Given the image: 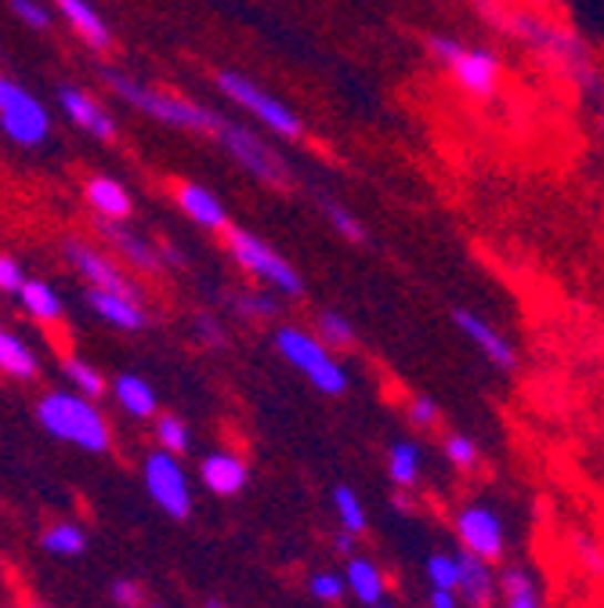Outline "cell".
I'll use <instances>...</instances> for the list:
<instances>
[{
	"mask_svg": "<svg viewBox=\"0 0 604 608\" xmlns=\"http://www.w3.org/2000/svg\"><path fill=\"white\" fill-rule=\"evenodd\" d=\"M105 84L113 88L123 102H131L134 109H142V113L156 116L163 123H174V128H188V131H203V134H222L225 131V116L211 113V109L203 105H192L185 99H174V94H163V91H153L139 84V80L116 73V69H102Z\"/></svg>",
	"mask_w": 604,
	"mask_h": 608,
	"instance_id": "cell-1",
	"label": "cell"
},
{
	"mask_svg": "<svg viewBox=\"0 0 604 608\" xmlns=\"http://www.w3.org/2000/svg\"><path fill=\"white\" fill-rule=\"evenodd\" d=\"M37 417H40V427L54 438L73 442V446L88 449V453L109 449V424L102 420V413L94 409L88 398L51 392V395H44V403L37 406Z\"/></svg>",
	"mask_w": 604,
	"mask_h": 608,
	"instance_id": "cell-2",
	"label": "cell"
},
{
	"mask_svg": "<svg viewBox=\"0 0 604 608\" xmlns=\"http://www.w3.org/2000/svg\"><path fill=\"white\" fill-rule=\"evenodd\" d=\"M0 128L16 145L33 149L51 134V116L40 99L16 80H0Z\"/></svg>",
	"mask_w": 604,
	"mask_h": 608,
	"instance_id": "cell-3",
	"label": "cell"
},
{
	"mask_svg": "<svg viewBox=\"0 0 604 608\" xmlns=\"http://www.w3.org/2000/svg\"><path fill=\"white\" fill-rule=\"evenodd\" d=\"M276 348L283 352V358H290V363L300 373H305V377L319 392H326V395H345V388H348L345 369H340L334 358H329V352L315 337L300 334V330H294V326H283L279 334H276Z\"/></svg>",
	"mask_w": 604,
	"mask_h": 608,
	"instance_id": "cell-4",
	"label": "cell"
},
{
	"mask_svg": "<svg viewBox=\"0 0 604 608\" xmlns=\"http://www.w3.org/2000/svg\"><path fill=\"white\" fill-rule=\"evenodd\" d=\"M225 240H228L232 257H236L246 272H254L257 280L279 286L283 294H294V297L300 294V290H305V286H300V275L290 265H286V257H279L268 243H260L257 236H250V232H243V229H228Z\"/></svg>",
	"mask_w": 604,
	"mask_h": 608,
	"instance_id": "cell-5",
	"label": "cell"
},
{
	"mask_svg": "<svg viewBox=\"0 0 604 608\" xmlns=\"http://www.w3.org/2000/svg\"><path fill=\"white\" fill-rule=\"evenodd\" d=\"M217 84H222V91L228 94L232 102H239L243 109H250V113L268 123L272 131H279L283 138H300L305 134V128H300V120L294 109H286L283 102H276L272 94L260 91L254 80H246L243 73H232V69H222L217 73Z\"/></svg>",
	"mask_w": 604,
	"mask_h": 608,
	"instance_id": "cell-6",
	"label": "cell"
},
{
	"mask_svg": "<svg viewBox=\"0 0 604 608\" xmlns=\"http://www.w3.org/2000/svg\"><path fill=\"white\" fill-rule=\"evenodd\" d=\"M145 486L153 493V500L167 510L171 518H188L192 510V493H188V478L177 467L174 453H153L145 460Z\"/></svg>",
	"mask_w": 604,
	"mask_h": 608,
	"instance_id": "cell-7",
	"label": "cell"
},
{
	"mask_svg": "<svg viewBox=\"0 0 604 608\" xmlns=\"http://www.w3.org/2000/svg\"><path fill=\"white\" fill-rule=\"evenodd\" d=\"M222 138V145L236 156L239 163L250 174H257V178H265L268 185H276V189H283V185H290V174H286V168L279 163V156L272 152L265 142H260L257 134H250V131H243L239 123H225V131L217 134Z\"/></svg>",
	"mask_w": 604,
	"mask_h": 608,
	"instance_id": "cell-8",
	"label": "cell"
},
{
	"mask_svg": "<svg viewBox=\"0 0 604 608\" xmlns=\"http://www.w3.org/2000/svg\"><path fill=\"white\" fill-rule=\"evenodd\" d=\"M449 73L463 91L489 99V94H496L500 84V59L489 48H463L460 59L449 65Z\"/></svg>",
	"mask_w": 604,
	"mask_h": 608,
	"instance_id": "cell-9",
	"label": "cell"
},
{
	"mask_svg": "<svg viewBox=\"0 0 604 608\" xmlns=\"http://www.w3.org/2000/svg\"><path fill=\"white\" fill-rule=\"evenodd\" d=\"M457 533H460V540L463 547L471 550V555L478 558H500V550H503V529H500V518L492 515L489 507H467L463 515L457 518Z\"/></svg>",
	"mask_w": 604,
	"mask_h": 608,
	"instance_id": "cell-10",
	"label": "cell"
},
{
	"mask_svg": "<svg viewBox=\"0 0 604 608\" xmlns=\"http://www.w3.org/2000/svg\"><path fill=\"white\" fill-rule=\"evenodd\" d=\"M65 254H70V261L80 268V275H84V280H88L94 290H109V294L134 297V286H131L127 275H123L109 257H102L99 251H91V246L70 240V243H65Z\"/></svg>",
	"mask_w": 604,
	"mask_h": 608,
	"instance_id": "cell-11",
	"label": "cell"
},
{
	"mask_svg": "<svg viewBox=\"0 0 604 608\" xmlns=\"http://www.w3.org/2000/svg\"><path fill=\"white\" fill-rule=\"evenodd\" d=\"M59 105L70 113V120L73 123H80L88 134H94V138H102V142H109V138L116 134V123H113V116L105 113V109L91 99V94H84L80 88H73V84H62L59 91Z\"/></svg>",
	"mask_w": 604,
	"mask_h": 608,
	"instance_id": "cell-12",
	"label": "cell"
},
{
	"mask_svg": "<svg viewBox=\"0 0 604 608\" xmlns=\"http://www.w3.org/2000/svg\"><path fill=\"white\" fill-rule=\"evenodd\" d=\"M452 323H457L463 334L478 344V352H485V358H492V363H496L500 369H514L518 366L514 348L482 320V315H474V312H467V308H457V312H452Z\"/></svg>",
	"mask_w": 604,
	"mask_h": 608,
	"instance_id": "cell-13",
	"label": "cell"
},
{
	"mask_svg": "<svg viewBox=\"0 0 604 608\" xmlns=\"http://www.w3.org/2000/svg\"><path fill=\"white\" fill-rule=\"evenodd\" d=\"M203 482L217 496H236L246 486V464L232 453H211L203 460Z\"/></svg>",
	"mask_w": 604,
	"mask_h": 608,
	"instance_id": "cell-14",
	"label": "cell"
},
{
	"mask_svg": "<svg viewBox=\"0 0 604 608\" xmlns=\"http://www.w3.org/2000/svg\"><path fill=\"white\" fill-rule=\"evenodd\" d=\"M177 203H182V211L196 221L203 229H228V214L222 200L207 192L203 185H182L177 189Z\"/></svg>",
	"mask_w": 604,
	"mask_h": 608,
	"instance_id": "cell-15",
	"label": "cell"
},
{
	"mask_svg": "<svg viewBox=\"0 0 604 608\" xmlns=\"http://www.w3.org/2000/svg\"><path fill=\"white\" fill-rule=\"evenodd\" d=\"M99 229H102V236L116 246V251L127 257V261H134L139 268H145V272H160L163 268V261H160V254L149 246L142 236H134L131 229H123V225H116V221H109V217H102L99 221Z\"/></svg>",
	"mask_w": 604,
	"mask_h": 608,
	"instance_id": "cell-16",
	"label": "cell"
},
{
	"mask_svg": "<svg viewBox=\"0 0 604 608\" xmlns=\"http://www.w3.org/2000/svg\"><path fill=\"white\" fill-rule=\"evenodd\" d=\"M59 8H62V16L73 22V30L84 37L94 51H105L109 44H113L109 26L102 22V16L88 4V0H59Z\"/></svg>",
	"mask_w": 604,
	"mask_h": 608,
	"instance_id": "cell-17",
	"label": "cell"
},
{
	"mask_svg": "<svg viewBox=\"0 0 604 608\" xmlns=\"http://www.w3.org/2000/svg\"><path fill=\"white\" fill-rule=\"evenodd\" d=\"M88 301H91V308L99 312L105 323L123 326V330H142V326H145V315H142L139 304H134V297L109 294V290H94V286H91Z\"/></svg>",
	"mask_w": 604,
	"mask_h": 608,
	"instance_id": "cell-18",
	"label": "cell"
},
{
	"mask_svg": "<svg viewBox=\"0 0 604 608\" xmlns=\"http://www.w3.org/2000/svg\"><path fill=\"white\" fill-rule=\"evenodd\" d=\"M88 200H91L94 211H99L102 217H109V221H123V217L131 214L127 189H123L120 182H113V178H91V182H88Z\"/></svg>",
	"mask_w": 604,
	"mask_h": 608,
	"instance_id": "cell-19",
	"label": "cell"
},
{
	"mask_svg": "<svg viewBox=\"0 0 604 608\" xmlns=\"http://www.w3.org/2000/svg\"><path fill=\"white\" fill-rule=\"evenodd\" d=\"M457 561H460V590L467 594V601L485 608L489 598H492V576L485 569V558L463 550V555H457Z\"/></svg>",
	"mask_w": 604,
	"mask_h": 608,
	"instance_id": "cell-20",
	"label": "cell"
},
{
	"mask_svg": "<svg viewBox=\"0 0 604 608\" xmlns=\"http://www.w3.org/2000/svg\"><path fill=\"white\" fill-rule=\"evenodd\" d=\"M19 297H22V308L30 312L33 320H40V323H54L62 315V301H59V294H54L48 283L25 280V286L19 290Z\"/></svg>",
	"mask_w": 604,
	"mask_h": 608,
	"instance_id": "cell-21",
	"label": "cell"
},
{
	"mask_svg": "<svg viewBox=\"0 0 604 608\" xmlns=\"http://www.w3.org/2000/svg\"><path fill=\"white\" fill-rule=\"evenodd\" d=\"M345 579H348V587L355 590V598H359L362 605H380V598H383V579L377 572V565L355 558L348 565V576Z\"/></svg>",
	"mask_w": 604,
	"mask_h": 608,
	"instance_id": "cell-22",
	"label": "cell"
},
{
	"mask_svg": "<svg viewBox=\"0 0 604 608\" xmlns=\"http://www.w3.org/2000/svg\"><path fill=\"white\" fill-rule=\"evenodd\" d=\"M0 366L8 377H37V358L16 334H0Z\"/></svg>",
	"mask_w": 604,
	"mask_h": 608,
	"instance_id": "cell-23",
	"label": "cell"
},
{
	"mask_svg": "<svg viewBox=\"0 0 604 608\" xmlns=\"http://www.w3.org/2000/svg\"><path fill=\"white\" fill-rule=\"evenodd\" d=\"M116 398L123 403V409L134 413V417H149V413H156V395L139 377H120L116 381Z\"/></svg>",
	"mask_w": 604,
	"mask_h": 608,
	"instance_id": "cell-24",
	"label": "cell"
},
{
	"mask_svg": "<svg viewBox=\"0 0 604 608\" xmlns=\"http://www.w3.org/2000/svg\"><path fill=\"white\" fill-rule=\"evenodd\" d=\"M40 544H44V550H51V555H80V550L88 547V536L84 529H76V525H51Z\"/></svg>",
	"mask_w": 604,
	"mask_h": 608,
	"instance_id": "cell-25",
	"label": "cell"
},
{
	"mask_svg": "<svg viewBox=\"0 0 604 608\" xmlns=\"http://www.w3.org/2000/svg\"><path fill=\"white\" fill-rule=\"evenodd\" d=\"M417 467H420V449L413 446V442H395L391 446V478L398 482V486H413Z\"/></svg>",
	"mask_w": 604,
	"mask_h": 608,
	"instance_id": "cell-26",
	"label": "cell"
},
{
	"mask_svg": "<svg viewBox=\"0 0 604 608\" xmlns=\"http://www.w3.org/2000/svg\"><path fill=\"white\" fill-rule=\"evenodd\" d=\"M334 504H337V515H340V525H345V533H362L366 529L362 504H359V496H355L348 486L334 489Z\"/></svg>",
	"mask_w": 604,
	"mask_h": 608,
	"instance_id": "cell-27",
	"label": "cell"
},
{
	"mask_svg": "<svg viewBox=\"0 0 604 608\" xmlns=\"http://www.w3.org/2000/svg\"><path fill=\"white\" fill-rule=\"evenodd\" d=\"M65 373H70V381L84 392V398H99L105 392V381L99 377V369L80 363V358H65Z\"/></svg>",
	"mask_w": 604,
	"mask_h": 608,
	"instance_id": "cell-28",
	"label": "cell"
},
{
	"mask_svg": "<svg viewBox=\"0 0 604 608\" xmlns=\"http://www.w3.org/2000/svg\"><path fill=\"white\" fill-rule=\"evenodd\" d=\"M428 576L438 590H457L460 587V561L446 558V555H431L428 558Z\"/></svg>",
	"mask_w": 604,
	"mask_h": 608,
	"instance_id": "cell-29",
	"label": "cell"
},
{
	"mask_svg": "<svg viewBox=\"0 0 604 608\" xmlns=\"http://www.w3.org/2000/svg\"><path fill=\"white\" fill-rule=\"evenodd\" d=\"M323 206H326V214H329V221H334V229L340 232V236H348V240H355V243H362V240H366L362 225L345 211V206H337L334 200H323Z\"/></svg>",
	"mask_w": 604,
	"mask_h": 608,
	"instance_id": "cell-30",
	"label": "cell"
},
{
	"mask_svg": "<svg viewBox=\"0 0 604 608\" xmlns=\"http://www.w3.org/2000/svg\"><path fill=\"white\" fill-rule=\"evenodd\" d=\"M463 48H467V44H463V40H457V37H446V33H431V37H428V51H431L434 59L442 62L446 69L460 59Z\"/></svg>",
	"mask_w": 604,
	"mask_h": 608,
	"instance_id": "cell-31",
	"label": "cell"
},
{
	"mask_svg": "<svg viewBox=\"0 0 604 608\" xmlns=\"http://www.w3.org/2000/svg\"><path fill=\"white\" fill-rule=\"evenodd\" d=\"M319 330H323V337L334 341V344H351L355 341L351 323L345 320V315H337V312H323L319 315Z\"/></svg>",
	"mask_w": 604,
	"mask_h": 608,
	"instance_id": "cell-32",
	"label": "cell"
},
{
	"mask_svg": "<svg viewBox=\"0 0 604 608\" xmlns=\"http://www.w3.org/2000/svg\"><path fill=\"white\" fill-rule=\"evenodd\" d=\"M160 442L167 446V453H185L188 449V432H185V424L177 420V417H160Z\"/></svg>",
	"mask_w": 604,
	"mask_h": 608,
	"instance_id": "cell-33",
	"label": "cell"
},
{
	"mask_svg": "<svg viewBox=\"0 0 604 608\" xmlns=\"http://www.w3.org/2000/svg\"><path fill=\"white\" fill-rule=\"evenodd\" d=\"M11 11H16L30 30H48L51 26V11L44 4H37V0H11Z\"/></svg>",
	"mask_w": 604,
	"mask_h": 608,
	"instance_id": "cell-34",
	"label": "cell"
},
{
	"mask_svg": "<svg viewBox=\"0 0 604 608\" xmlns=\"http://www.w3.org/2000/svg\"><path fill=\"white\" fill-rule=\"evenodd\" d=\"M575 558L583 561L590 576H604V550L590 540V536H575Z\"/></svg>",
	"mask_w": 604,
	"mask_h": 608,
	"instance_id": "cell-35",
	"label": "cell"
},
{
	"mask_svg": "<svg viewBox=\"0 0 604 608\" xmlns=\"http://www.w3.org/2000/svg\"><path fill=\"white\" fill-rule=\"evenodd\" d=\"M232 304H236V312H239V315H265V320H268V315H279V304L272 301L268 294H250V297H236V301H232Z\"/></svg>",
	"mask_w": 604,
	"mask_h": 608,
	"instance_id": "cell-36",
	"label": "cell"
},
{
	"mask_svg": "<svg viewBox=\"0 0 604 608\" xmlns=\"http://www.w3.org/2000/svg\"><path fill=\"white\" fill-rule=\"evenodd\" d=\"M311 594L323 601H337L345 594V576H334V572H319L311 576Z\"/></svg>",
	"mask_w": 604,
	"mask_h": 608,
	"instance_id": "cell-37",
	"label": "cell"
},
{
	"mask_svg": "<svg viewBox=\"0 0 604 608\" xmlns=\"http://www.w3.org/2000/svg\"><path fill=\"white\" fill-rule=\"evenodd\" d=\"M446 453H449V460H452V464H460V467H471V464L478 460L474 442H471V438H463V435H449V438H446Z\"/></svg>",
	"mask_w": 604,
	"mask_h": 608,
	"instance_id": "cell-38",
	"label": "cell"
},
{
	"mask_svg": "<svg viewBox=\"0 0 604 608\" xmlns=\"http://www.w3.org/2000/svg\"><path fill=\"white\" fill-rule=\"evenodd\" d=\"M113 601L120 608H139L142 605V587L131 584V579H116V584H113Z\"/></svg>",
	"mask_w": 604,
	"mask_h": 608,
	"instance_id": "cell-39",
	"label": "cell"
},
{
	"mask_svg": "<svg viewBox=\"0 0 604 608\" xmlns=\"http://www.w3.org/2000/svg\"><path fill=\"white\" fill-rule=\"evenodd\" d=\"M503 594H506V598H514V594H535L532 576L525 569H511V572L503 576Z\"/></svg>",
	"mask_w": 604,
	"mask_h": 608,
	"instance_id": "cell-40",
	"label": "cell"
},
{
	"mask_svg": "<svg viewBox=\"0 0 604 608\" xmlns=\"http://www.w3.org/2000/svg\"><path fill=\"white\" fill-rule=\"evenodd\" d=\"M0 286H4L8 294H16V290H22V286H25L22 268L16 265V257H0Z\"/></svg>",
	"mask_w": 604,
	"mask_h": 608,
	"instance_id": "cell-41",
	"label": "cell"
},
{
	"mask_svg": "<svg viewBox=\"0 0 604 608\" xmlns=\"http://www.w3.org/2000/svg\"><path fill=\"white\" fill-rule=\"evenodd\" d=\"M409 413H413V420H417L420 427H431L434 417H438V409H434L431 398H413V409H409Z\"/></svg>",
	"mask_w": 604,
	"mask_h": 608,
	"instance_id": "cell-42",
	"label": "cell"
},
{
	"mask_svg": "<svg viewBox=\"0 0 604 608\" xmlns=\"http://www.w3.org/2000/svg\"><path fill=\"white\" fill-rule=\"evenodd\" d=\"M199 334L207 337L211 344H225V330L217 326V323L211 320V315H199Z\"/></svg>",
	"mask_w": 604,
	"mask_h": 608,
	"instance_id": "cell-43",
	"label": "cell"
},
{
	"mask_svg": "<svg viewBox=\"0 0 604 608\" xmlns=\"http://www.w3.org/2000/svg\"><path fill=\"white\" fill-rule=\"evenodd\" d=\"M431 608H457V598H452V590H438L431 594Z\"/></svg>",
	"mask_w": 604,
	"mask_h": 608,
	"instance_id": "cell-44",
	"label": "cell"
},
{
	"mask_svg": "<svg viewBox=\"0 0 604 608\" xmlns=\"http://www.w3.org/2000/svg\"><path fill=\"white\" fill-rule=\"evenodd\" d=\"M506 608H540V601H535V594H514V598H506Z\"/></svg>",
	"mask_w": 604,
	"mask_h": 608,
	"instance_id": "cell-45",
	"label": "cell"
},
{
	"mask_svg": "<svg viewBox=\"0 0 604 608\" xmlns=\"http://www.w3.org/2000/svg\"><path fill=\"white\" fill-rule=\"evenodd\" d=\"M351 547H355V533H337V550H345L348 555Z\"/></svg>",
	"mask_w": 604,
	"mask_h": 608,
	"instance_id": "cell-46",
	"label": "cell"
},
{
	"mask_svg": "<svg viewBox=\"0 0 604 608\" xmlns=\"http://www.w3.org/2000/svg\"><path fill=\"white\" fill-rule=\"evenodd\" d=\"M207 608H222V601H207Z\"/></svg>",
	"mask_w": 604,
	"mask_h": 608,
	"instance_id": "cell-47",
	"label": "cell"
},
{
	"mask_svg": "<svg viewBox=\"0 0 604 608\" xmlns=\"http://www.w3.org/2000/svg\"><path fill=\"white\" fill-rule=\"evenodd\" d=\"M149 608H160V605H149Z\"/></svg>",
	"mask_w": 604,
	"mask_h": 608,
	"instance_id": "cell-48",
	"label": "cell"
},
{
	"mask_svg": "<svg viewBox=\"0 0 604 608\" xmlns=\"http://www.w3.org/2000/svg\"><path fill=\"white\" fill-rule=\"evenodd\" d=\"M377 608H388V605H377Z\"/></svg>",
	"mask_w": 604,
	"mask_h": 608,
	"instance_id": "cell-49",
	"label": "cell"
},
{
	"mask_svg": "<svg viewBox=\"0 0 604 608\" xmlns=\"http://www.w3.org/2000/svg\"><path fill=\"white\" fill-rule=\"evenodd\" d=\"M37 608H48V605H37Z\"/></svg>",
	"mask_w": 604,
	"mask_h": 608,
	"instance_id": "cell-50",
	"label": "cell"
}]
</instances>
